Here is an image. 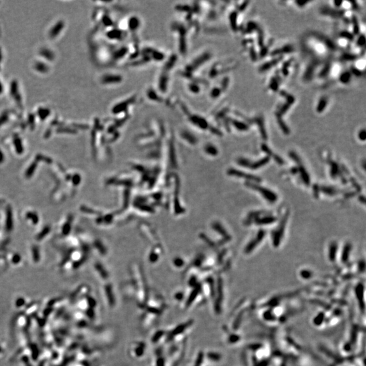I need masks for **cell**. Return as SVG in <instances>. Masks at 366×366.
Wrapping results in <instances>:
<instances>
[{
    "label": "cell",
    "instance_id": "obj_1",
    "mask_svg": "<svg viewBox=\"0 0 366 366\" xmlns=\"http://www.w3.org/2000/svg\"><path fill=\"white\" fill-rule=\"evenodd\" d=\"M245 185L246 187H249V188L252 189H254V191H256L258 193H260L262 196L265 200L268 201L269 202L275 203L277 201V195L276 193H274L273 191H271L270 189L265 188V187H263L260 185H256V183H252V182H250V181L246 183Z\"/></svg>",
    "mask_w": 366,
    "mask_h": 366
},
{
    "label": "cell",
    "instance_id": "obj_2",
    "mask_svg": "<svg viewBox=\"0 0 366 366\" xmlns=\"http://www.w3.org/2000/svg\"><path fill=\"white\" fill-rule=\"evenodd\" d=\"M288 216H289V212H286L283 215V218H282L277 229L275 231H274L272 233L273 245L275 247H278L280 245L282 237L283 236L284 231H285V227L286 223H287Z\"/></svg>",
    "mask_w": 366,
    "mask_h": 366
},
{
    "label": "cell",
    "instance_id": "obj_3",
    "mask_svg": "<svg viewBox=\"0 0 366 366\" xmlns=\"http://www.w3.org/2000/svg\"><path fill=\"white\" fill-rule=\"evenodd\" d=\"M229 174H230V175L233 176H237V177H239V178H246V180H248V181H250L252 183V182H255V183H260V182L262 181L261 178H259L258 176L252 175V174L246 173V172L240 171V170H235V169H230V170H229Z\"/></svg>",
    "mask_w": 366,
    "mask_h": 366
},
{
    "label": "cell",
    "instance_id": "obj_4",
    "mask_svg": "<svg viewBox=\"0 0 366 366\" xmlns=\"http://www.w3.org/2000/svg\"><path fill=\"white\" fill-rule=\"evenodd\" d=\"M265 235H266V232H265V231L260 230L258 232L256 237L253 240H252L251 242L248 244V246H246V247L245 248V250H244L246 253L249 254L251 252L253 251L254 249V248L258 245L262 241L263 238L265 237Z\"/></svg>",
    "mask_w": 366,
    "mask_h": 366
},
{
    "label": "cell",
    "instance_id": "obj_5",
    "mask_svg": "<svg viewBox=\"0 0 366 366\" xmlns=\"http://www.w3.org/2000/svg\"><path fill=\"white\" fill-rule=\"evenodd\" d=\"M103 83L107 85H116L120 83L123 81V77L119 74L110 73L104 75Z\"/></svg>",
    "mask_w": 366,
    "mask_h": 366
},
{
    "label": "cell",
    "instance_id": "obj_6",
    "mask_svg": "<svg viewBox=\"0 0 366 366\" xmlns=\"http://www.w3.org/2000/svg\"><path fill=\"white\" fill-rule=\"evenodd\" d=\"M189 121L191 124H193L197 127H200V128L206 129L208 127V124L207 121L203 117L199 116V115H192L189 118Z\"/></svg>",
    "mask_w": 366,
    "mask_h": 366
},
{
    "label": "cell",
    "instance_id": "obj_7",
    "mask_svg": "<svg viewBox=\"0 0 366 366\" xmlns=\"http://www.w3.org/2000/svg\"><path fill=\"white\" fill-rule=\"evenodd\" d=\"M277 221V218L273 216H265L263 217H257L255 219V223L258 225H271Z\"/></svg>",
    "mask_w": 366,
    "mask_h": 366
},
{
    "label": "cell",
    "instance_id": "obj_8",
    "mask_svg": "<svg viewBox=\"0 0 366 366\" xmlns=\"http://www.w3.org/2000/svg\"><path fill=\"white\" fill-rule=\"evenodd\" d=\"M298 166V172H299L300 174L301 178H302V181L304 182V183L305 185L308 186L310 185V176H309L308 172L306 170V169L304 168V167L303 166V165L302 164V163L300 162H298L297 163Z\"/></svg>",
    "mask_w": 366,
    "mask_h": 366
},
{
    "label": "cell",
    "instance_id": "obj_9",
    "mask_svg": "<svg viewBox=\"0 0 366 366\" xmlns=\"http://www.w3.org/2000/svg\"><path fill=\"white\" fill-rule=\"evenodd\" d=\"M261 148H262V151H264V152L266 153L267 154L269 155V157H272L275 160V162L277 163L278 164L283 165L284 164V161L283 160V159H282L281 157H280L279 156H278L277 155H275V153H273V151H271V150L269 149V148L267 147L266 145H265V144H262V145Z\"/></svg>",
    "mask_w": 366,
    "mask_h": 366
},
{
    "label": "cell",
    "instance_id": "obj_10",
    "mask_svg": "<svg viewBox=\"0 0 366 366\" xmlns=\"http://www.w3.org/2000/svg\"><path fill=\"white\" fill-rule=\"evenodd\" d=\"M269 160H270V158L269 157H266L255 162H252L250 168L252 169V170H257V169H259L261 167L265 166L269 162Z\"/></svg>",
    "mask_w": 366,
    "mask_h": 366
},
{
    "label": "cell",
    "instance_id": "obj_11",
    "mask_svg": "<svg viewBox=\"0 0 366 366\" xmlns=\"http://www.w3.org/2000/svg\"><path fill=\"white\" fill-rule=\"evenodd\" d=\"M351 249H352V246L351 244H349V243H347L344 246V248H343V251L342 253V262H346L348 261V258H349V255L350 252H351Z\"/></svg>",
    "mask_w": 366,
    "mask_h": 366
},
{
    "label": "cell",
    "instance_id": "obj_12",
    "mask_svg": "<svg viewBox=\"0 0 366 366\" xmlns=\"http://www.w3.org/2000/svg\"><path fill=\"white\" fill-rule=\"evenodd\" d=\"M338 250V244L336 242H334L331 244L329 250V258L331 261H334L336 256V252Z\"/></svg>",
    "mask_w": 366,
    "mask_h": 366
},
{
    "label": "cell",
    "instance_id": "obj_13",
    "mask_svg": "<svg viewBox=\"0 0 366 366\" xmlns=\"http://www.w3.org/2000/svg\"><path fill=\"white\" fill-rule=\"evenodd\" d=\"M327 98L325 97H322L321 99H320L319 101L318 105L317 107V111L318 113H321L323 112L324 110H325L326 106H327Z\"/></svg>",
    "mask_w": 366,
    "mask_h": 366
},
{
    "label": "cell",
    "instance_id": "obj_14",
    "mask_svg": "<svg viewBox=\"0 0 366 366\" xmlns=\"http://www.w3.org/2000/svg\"><path fill=\"white\" fill-rule=\"evenodd\" d=\"M233 125L239 131H246L248 130V126L245 123L237 120L233 121Z\"/></svg>",
    "mask_w": 366,
    "mask_h": 366
},
{
    "label": "cell",
    "instance_id": "obj_15",
    "mask_svg": "<svg viewBox=\"0 0 366 366\" xmlns=\"http://www.w3.org/2000/svg\"><path fill=\"white\" fill-rule=\"evenodd\" d=\"M350 79H351V73L348 71H345L341 74L339 79L341 83L346 84L350 81Z\"/></svg>",
    "mask_w": 366,
    "mask_h": 366
},
{
    "label": "cell",
    "instance_id": "obj_16",
    "mask_svg": "<svg viewBox=\"0 0 366 366\" xmlns=\"http://www.w3.org/2000/svg\"><path fill=\"white\" fill-rule=\"evenodd\" d=\"M319 190L322 191V192L325 193L326 195H335L336 193H337L338 192V191L337 189H336L334 188H332V187H325V186H323L321 187V188L319 189Z\"/></svg>",
    "mask_w": 366,
    "mask_h": 366
},
{
    "label": "cell",
    "instance_id": "obj_17",
    "mask_svg": "<svg viewBox=\"0 0 366 366\" xmlns=\"http://www.w3.org/2000/svg\"><path fill=\"white\" fill-rule=\"evenodd\" d=\"M339 174V167L336 163L331 162V175L335 178Z\"/></svg>",
    "mask_w": 366,
    "mask_h": 366
},
{
    "label": "cell",
    "instance_id": "obj_18",
    "mask_svg": "<svg viewBox=\"0 0 366 366\" xmlns=\"http://www.w3.org/2000/svg\"><path fill=\"white\" fill-rule=\"evenodd\" d=\"M277 119H278L277 120H278L279 125L280 128L281 129V130L283 132V133L285 134H290L289 128H288V127L286 126V124L284 123V121H282L281 119V117H277Z\"/></svg>",
    "mask_w": 366,
    "mask_h": 366
},
{
    "label": "cell",
    "instance_id": "obj_19",
    "mask_svg": "<svg viewBox=\"0 0 366 366\" xmlns=\"http://www.w3.org/2000/svg\"><path fill=\"white\" fill-rule=\"evenodd\" d=\"M237 13L233 12L230 16V21L231 22V26L233 30L237 29Z\"/></svg>",
    "mask_w": 366,
    "mask_h": 366
},
{
    "label": "cell",
    "instance_id": "obj_20",
    "mask_svg": "<svg viewBox=\"0 0 366 366\" xmlns=\"http://www.w3.org/2000/svg\"><path fill=\"white\" fill-rule=\"evenodd\" d=\"M237 163L239 165H240V166H242L243 167H248V168H250L252 162H250V160H248V159H247L240 158L237 160Z\"/></svg>",
    "mask_w": 366,
    "mask_h": 366
},
{
    "label": "cell",
    "instance_id": "obj_21",
    "mask_svg": "<svg viewBox=\"0 0 366 366\" xmlns=\"http://www.w3.org/2000/svg\"><path fill=\"white\" fill-rule=\"evenodd\" d=\"M189 89L191 92L195 93V94H198V93H199L200 90L199 85L195 84V83H191L189 85Z\"/></svg>",
    "mask_w": 366,
    "mask_h": 366
},
{
    "label": "cell",
    "instance_id": "obj_22",
    "mask_svg": "<svg viewBox=\"0 0 366 366\" xmlns=\"http://www.w3.org/2000/svg\"><path fill=\"white\" fill-rule=\"evenodd\" d=\"M221 89L219 88H214L211 91V96L213 98H216L221 95Z\"/></svg>",
    "mask_w": 366,
    "mask_h": 366
},
{
    "label": "cell",
    "instance_id": "obj_23",
    "mask_svg": "<svg viewBox=\"0 0 366 366\" xmlns=\"http://www.w3.org/2000/svg\"><path fill=\"white\" fill-rule=\"evenodd\" d=\"M278 86H279V83H278V81L275 78H273L271 80V84H270V88L272 89L273 91H275L277 90L278 88Z\"/></svg>",
    "mask_w": 366,
    "mask_h": 366
},
{
    "label": "cell",
    "instance_id": "obj_24",
    "mask_svg": "<svg viewBox=\"0 0 366 366\" xmlns=\"http://www.w3.org/2000/svg\"><path fill=\"white\" fill-rule=\"evenodd\" d=\"M341 36H342V38L344 39H349V40H352V38H353V36H352V35H351L350 33H348V32H346V31L342 32V33H341Z\"/></svg>",
    "mask_w": 366,
    "mask_h": 366
},
{
    "label": "cell",
    "instance_id": "obj_25",
    "mask_svg": "<svg viewBox=\"0 0 366 366\" xmlns=\"http://www.w3.org/2000/svg\"><path fill=\"white\" fill-rule=\"evenodd\" d=\"M365 36L364 35H361L360 36L357 40V45L359 46H363L365 45Z\"/></svg>",
    "mask_w": 366,
    "mask_h": 366
},
{
    "label": "cell",
    "instance_id": "obj_26",
    "mask_svg": "<svg viewBox=\"0 0 366 366\" xmlns=\"http://www.w3.org/2000/svg\"><path fill=\"white\" fill-rule=\"evenodd\" d=\"M353 29H354V34H357L359 33V25H358V22L356 18H353Z\"/></svg>",
    "mask_w": 366,
    "mask_h": 366
},
{
    "label": "cell",
    "instance_id": "obj_27",
    "mask_svg": "<svg viewBox=\"0 0 366 366\" xmlns=\"http://www.w3.org/2000/svg\"><path fill=\"white\" fill-rule=\"evenodd\" d=\"M366 133H365V130H362L359 132V138L362 141H364L365 140V137H366Z\"/></svg>",
    "mask_w": 366,
    "mask_h": 366
},
{
    "label": "cell",
    "instance_id": "obj_28",
    "mask_svg": "<svg viewBox=\"0 0 366 366\" xmlns=\"http://www.w3.org/2000/svg\"><path fill=\"white\" fill-rule=\"evenodd\" d=\"M313 189H314V195H315V197L316 198H317L318 197H319V191H320V190H319V188L318 185H315L314 187H313Z\"/></svg>",
    "mask_w": 366,
    "mask_h": 366
},
{
    "label": "cell",
    "instance_id": "obj_29",
    "mask_svg": "<svg viewBox=\"0 0 366 366\" xmlns=\"http://www.w3.org/2000/svg\"><path fill=\"white\" fill-rule=\"evenodd\" d=\"M302 275L304 277L308 278L311 275V273L309 272L308 271H303L302 272Z\"/></svg>",
    "mask_w": 366,
    "mask_h": 366
},
{
    "label": "cell",
    "instance_id": "obj_30",
    "mask_svg": "<svg viewBox=\"0 0 366 366\" xmlns=\"http://www.w3.org/2000/svg\"><path fill=\"white\" fill-rule=\"evenodd\" d=\"M250 56H251V57L252 59H253V60H255L256 58V54L255 51L254 49L251 50V52H250Z\"/></svg>",
    "mask_w": 366,
    "mask_h": 366
},
{
    "label": "cell",
    "instance_id": "obj_31",
    "mask_svg": "<svg viewBox=\"0 0 366 366\" xmlns=\"http://www.w3.org/2000/svg\"><path fill=\"white\" fill-rule=\"evenodd\" d=\"M333 3H334V4L335 5V6H336V7H340L341 5H342V4L343 1H334Z\"/></svg>",
    "mask_w": 366,
    "mask_h": 366
},
{
    "label": "cell",
    "instance_id": "obj_32",
    "mask_svg": "<svg viewBox=\"0 0 366 366\" xmlns=\"http://www.w3.org/2000/svg\"><path fill=\"white\" fill-rule=\"evenodd\" d=\"M308 2H309V1H296V3L299 5V6L302 7V4H307V3H308Z\"/></svg>",
    "mask_w": 366,
    "mask_h": 366
}]
</instances>
